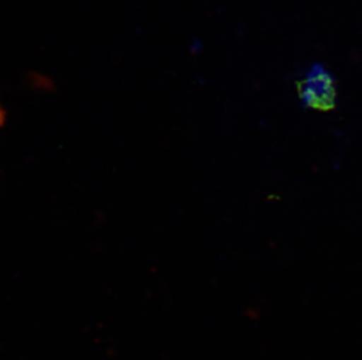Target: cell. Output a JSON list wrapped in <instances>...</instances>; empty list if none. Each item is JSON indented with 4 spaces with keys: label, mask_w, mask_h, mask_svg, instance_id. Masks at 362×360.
<instances>
[{
    "label": "cell",
    "mask_w": 362,
    "mask_h": 360,
    "mask_svg": "<svg viewBox=\"0 0 362 360\" xmlns=\"http://www.w3.org/2000/svg\"><path fill=\"white\" fill-rule=\"evenodd\" d=\"M298 95L308 108L329 112L335 107L337 88L332 75L322 67L315 66L298 82Z\"/></svg>",
    "instance_id": "cell-1"
},
{
    "label": "cell",
    "mask_w": 362,
    "mask_h": 360,
    "mask_svg": "<svg viewBox=\"0 0 362 360\" xmlns=\"http://www.w3.org/2000/svg\"><path fill=\"white\" fill-rule=\"evenodd\" d=\"M4 117H5V114H4L3 110L0 108V123L4 122Z\"/></svg>",
    "instance_id": "cell-2"
}]
</instances>
